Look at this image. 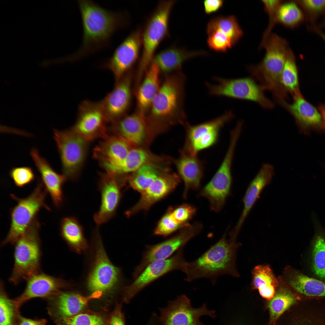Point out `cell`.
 I'll return each mask as SVG.
<instances>
[{
  "label": "cell",
  "instance_id": "60d3db41",
  "mask_svg": "<svg viewBox=\"0 0 325 325\" xmlns=\"http://www.w3.org/2000/svg\"><path fill=\"white\" fill-rule=\"evenodd\" d=\"M147 152L140 148L131 149L121 167L120 175L135 172L146 162L149 158Z\"/></svg>",
  "mask_w": 325,
  "mask_h": 325
},
{
  "label": "cell",
  "instance_id": "8d00e7d4",
  "mask_svg": "<svg viewBox=\"0 0 325 325\" xmlns=\"http://www.w3.org/2000/svg\"><path fill=\"white\" fill-rule=\"evenodd\" d=\"M298 299L297 296L287 288H280L275 293L268 304L271 321L274 322Z\"/></svg>",
  "mask_w": 325,
  "mask_h": 325
},
{
  "label": "cell",
  "instance_id": "1f68e13d",
  "mask_svg": "<svg viewBox=\"0 0 325 325\" xmlns=\"http://www.w3.org/2000/svg\"><path fill=\"white\" fill-rule=\"evenodd\" d=\"M252 287L258 290L263 298L271 300L275 294L276 288L279 282L270 267L267 265H258L252 272Z\"/></svg>",
  "mask_w": 325,
  "mask_h": 325
},
{
  "label": "cell",
  "instance_id": "9a60e30c",
  "mask_svg": "<svg viewBox=\"0 0 325 325\" xmlns=\"http://www.w3.org/2000/svg\"><path fill=\"white\" fill-rule=\"evenodd\" d=\"M202 225L196 222L181 229L178 234L161 243L147 245L142 259L132 273L136 279L150 263L157 260L167 259L177 251L200 231Z\"/></svg>",
  "mask_w": 325,
  "mask_h": 325
},
{
  "label": "cell",
  "instance_id": "f546056e",
  "mask_svg": "<svg viewBox=\"0 0 325 325\" xmlns=\"http://www.w3.org/2000/svg\"><path fill=\"white\" fill-rule=\"evenodd\" d=\"M178 173L184 183L183 196L186 198L190 189H197L200 187L203 174L202 162L197 156L183 151L176 161Z\"/></svg>",
  "mask_w": 325,
  "mask_h": 325
},
{
  "label": "cell",
  "instance_id": "4fadbf2b",
  "mask_svg": "<svg viewBox=\"0 0 325 325\" xmlns=\"http://www.w3.org/2000/svg\"><path fill=\"white\" fill-rule=\"evenodd\" d=\"M78 111L76 121L71 128L77 135L89 143L108 135L102 101H85Z\"/></svg>",
  "mask_w": 325,
  "mask_h": 325
},
{
  "label": "cell",
  "instance_id": "74e56055",
  "mask_svg": "<svg viewBox=\"0 0 325 325\" xmlns=\"http://www.w3.org/2000/svg\"><path fill=\"white\" fill-rule=\"evenodd\" d=\"M20 309L14 299L10 298L2 281L0 287V325H18Z\"/></svg>",
  "mask_w": 325,
  "mask_h": 325
},
{
  "label": "cell",
  "instance_id": "c3c4849f",
  "mask_svg": "<svg viewBox=\"0 0 325 325\" xmlns=\"http://www.w3.org/2000/svg\"><path fill=\"white\" fill-rule=\"evenodd\" d=\"M224 1L222 0H206L203 4L205 13L207 14L215 12L223 6Z\"/></svg>",
  "mask_w": 325,
  "mask_h": 325
},
{
  "label": "cell",
  "instance_id": "4316f807",
  "mask_svg": "<svg viewBox=\"0 0 325 325\" xmlns=\"http://www.w3.org/2000/svg\"><path fill=\"white\" fill-rule=\"evenodd\" d=\"M274 170L271 164L262 165L249 185L243 199L244 206L241 216L234 228L231 231L237 236L245 219L264 189L271 182L274 175Z\"/></svg>",
  "mask_w": 325,
  "mask_h": 325
},
{
  "label": "cell",
  "instance_id": "db71d44e",
  "mask_svg": "<svg viewBox=\"0 0 325 325\" xmlns=\"http://www.w3.org/2000/svg\"><path fill=\"white\" fill-rule=\"evenodd\" d=\"M322 36H323V39H324L325 40V35H322Z\"/></svg>",
  "mask_w": 325,
  "mask_h": 325
},
{
  "label": "cell",
  "instance_id": "e575fe53",
  "mask_svg": "<svg viewBox=\"0 0 325 325\" xmlns=\"http://www.w3.org/2000/svg\"><path fill=\"white\" fill-rule=\"evenodd\" d=\"M218 30L226 35L235 45L243 35L235 16L233 15L219 16L212 18L208 23L206 33Z\"/></svg>",
  "mask_w": 325,
  "mask_h": 325
},
{
  "label": "cell",
  "instance_id": "603a6c76",
  "mask_svg": "<svg viewBox=\"0 0 325 325\" xmlns=\"http://www.w3.org/2000/svg\"><path fill=\"white\" fill-rule=\"evenodd\" d=\"M289 104L286 100L276 101L293 116L301 133L309 135L313 131L323 132L322 117L317 109L306 101L302 95L293 97Z\"/></svg>",
  "mask_w": 325,
  "mask_h": 325
},
{
  "label": "cell",
  "instance_id": "d590c367",
  "mask_svg": "<svg viewBox=\"0 0 325 325\" xmlns=\"http://www.w3.org/2000/svg\"><path fill=\"white\" fill-rule=\"evenodd\" d=\"M282 85L287 92L293 96L301 95L299 88L298 70L294 55L289 48L282 72Z\"/></svg>",
  "mask_w": 325,
  "mask_h": 325
},
{
  "label": "cell",
  "instance_id": "836d02e7",
  "mask_svg": "<svg viewBox=\"0 0 325 325\" xmlns=\"http://www.w3.org/2000/svg\"><path fill=\"white\" fill-rule=\"evenodd\" d=\"M315 234L312 242L311 268L314 274L325 282V230L315 219Z\"/></svg>",
  "mask_w": 325,
  "mask_h": 325
},
{
  "label": "cell",
  "instance_id": "e0dca14e",
  "mask_svg": "<svg viewBox=\"0 0 325 325\" xmlns=\"http://www.w3.org/2000/svg\"><path fill=\"white\" fill-rule=\"evenodd\" d=\"M160 311L162 325H205L200 321L201 317L207 315L213 319L216 317L215 311L208 309L205 303L198 308L193 307L190 299L184 294L170 301Z\"/></svg>",
  "mask_w": 325,
  "mask_h": 325
},
{
  "label": "cell",
  "instance_id": "d6986e66",
  "mask_svg": "<svg viewBox=\"0 0 325 325\" xmlns=\"http://www.w3.org/2000/svg\"><path fill=\"white\" fill-rule=\"evenodd\" d=\"M135 71L126 74L101 100L106 120L110 124L126 115L131 104Z\"/></svg>",
  "mask_w": 325,
  "mask_h": 325
},
{
  "label": "cell",
  "instance_id": "f35d334b",
  "mask_svg": "<svg viewBox=\"0 0 325 325\" xmlns=\"http://www.w3.org/2000/svg\"><path fill=\"white\" fill-rule=\"evenodd\" d=\"M156 168L146 164L135 172L129 180L130 186L141 193L152 184L159 175Z\"/></svg>",
  "mask_w": 325,
  "mask_h": 325
},
{
  "label": "cell",
  "instance_id": "52a82bcc",
  "mask_svg": "<svg viewBox=\"0 0 325 325\" xmlns=\"http://www.w3.org/2000/svg\"><path fill=\"white\" fill-rule=\"evenodd\" d=\"M47 191L41 181L28 197L19 198L13 194L11 197L17 203L11 212V223L9 230L1 243L2 246L14 244L23 235L42 208L50 210L45 203Z\"/></svg>",
  "mask_w": 325,
  "mask_h": 325
},
{
  "label": "cell",
  "instance_id": "44dd1931",
  "mask_svg": "<svg viewBox=\"0 0 325 325\" xmlns=\"http://www.w3.org/2000/svg\"><path fill=\"white\" fill-rule=\"evenodd\" d=\"M122 178L105 172L100 174L98 186L101 195L99 211L94 215L95 222L100 225L106 223L115 215L121 197Z\"/></svg>",
  "mask_w": 325,
  "mask_h": 325
},
{
  "label": "cell",
  "instance_id": "ee69618b",
  "mask_svg": "<svg viewBox=\"0 0 325 325\" xmlns=\"http://www.w3.org/2000/svg\"><path fill=\"white\" fill-rule=\"evenodd\" d=\"M9 174L15 185L19 187L30 183L35 178L32 169L28 166L13 168L10 170Z\"/></svg>",
  "mask_w": 325,
  "mask_h": 325
},
{
  "label": "cell",
  "instance_id": "6da1fadb",
  "mask_svg": "<svg viewBox=\"0 0 325 325\" xmlns=\"http://www.w3.org/2000/svg\"><path fill=\"white\" fill-rule=\"evenodd\" d=\"M83 27L80 48L69 60L76 61L108 47L111 37L119 29L126 26L128 18L125 12L105 9L89 0L78 1Z\"/></svg>",
  "mask_w": 325,
  "mask_h": 325
},
{
  "label": "cell",
  "instance_id": "8992f818",
  "mask_svg": "<svg viewBox=\"0 0 325 325\" xmlns=\"http://www.w3.org/2000/svg\"><path fill=\"white\" fill-rule=\"evenodd\" d=\"M40 224L36 218L14 244V264L9 281L17 285L41 271Z\"/></svg>",
  "mask_w": 325,
  "mask_h": 325
},
{
  "label": "cell",
  "instance_id": "ab89813d",
  "mask_svg": "<svg viewBox=\"0 0 325 325\" xmlns=\"http://www.w3.org/2000/svg\"><path fill=\"white\" fill-rule=\"evenodd\" d=\"M302 18L301 11L293 2L281 3L277 11V22L286 26H293L301 22Z\"/></svg>",
  "mask_w": 325,
  "mask_h": 325
},
{
  "label": "cell",
  "instance_id": "f907efd6",
  "mask_svg": "<svg viewBox=\"0 0 325 325\" xmlns=\"http://www.w3.org/2000/svg\"><path fill=\"white\" fill-rule=\"evenodd\" d=\"M302 3L306 8L313 11H319L325 8V0H305Z\"/></svg>",
  "mask_w": 325,
  "mask_h": 325
},
{
  "label": "cell",
  "instance_id": "83f0119b",
  "mask_svg": "<svg viewBox=\"0 0 325 325\" xmlns=\"http://www.w3.org/2000/svg\"><path fill=\"white\" fill-rule=\"evenodd\" d=\"M161 74L158 66L152 61L135 94L136 99L135 111L147 115L160 88Z\"/></svg>",
  "mask_w": 325,
  "mask_h": 325
},
{
  "label": "cell",
  "instance_id": "ac0fdd59",
  "mask_svg": "<svg viewBox=\"0 0 325 325\" xmlns=\"http://www.w3.org/2000/svg\"><path fill=\"white\" fill-rule=\"evenodd\" d=\"M102 295L95 292L84 296L71 292L60 291L46 299L48 314L55 324L60 325L65 319L80 313L90 300L99 298Z\"/></svg>",
  "mask_w": 325,
  "mask_h": 325
},
{
  "label": "cell",
  "instance_id": "30bf717a",
  "mask_svg": "<svg viewBox=\"0 0 325 325\" xmlns=\"http://www.w3.org/2000/svg\"><path fill=\"white\" fill-rule=\"evenodd\" d=\"M96 246L94 263L88 279L87 286L92 293L103 294L115 289L120 278L119 269L109 260L103 245L98 227L93 231Z\"/></svg>",
  "mask_w": 325,
  "mask_h": 325
},
{
  "label": "cell",
  "instance_id": "7c38bea8",
  "mask_svg": "<svg viewBox=\"0 0 325 325\" xmlns=\"http://www.w3.org/2000/svg\"><path fill=\"white\" fill-rule=\"evenodd\" d=\"M184 247L173 255L166 259L154 261L149 264L140 275L123 291V299L128 303L140 291L156 279L170 271L185 270L187 262L183 255Z\"/></svg>",
  "mask_w": 325,
  "mask_h": 325
},
{
  "label": "cell",
  "instance_id": "3957f363",
  "mask_svg": "<svg viewBox=\"0 0 325 325\" xmlns=\"http://www.w3.org/2000/svg\"><path fill=\"white\" fill-rule=\"evenodd\" d=\"M226 234L199 257L187 262L184 272L186 281L204 278L214 285L221 276L237 275L235 260L238 245L236 240L228 239Z\"/></svg>",
  "mask_w": 325,
  "mask_h": 325
},
{
  "label": "cell",
  "instance_id": "ffe728a7",
  "mask_svg": "<svg viewBox=\"0 0 325 325\" xmlns=\"http://www.w3.org/2000/svg\"><path fill=\"white\" fill-rule=\"evenodd\" d=\"M94 149L93 156L106 172L119 174L130 144L122 138L108 134Z\"/></svg>",
  "mask_w": 325,
  "mask_h": 325
},
{
  "label": "cell",
  "instance_id": "f1b7e54d",
  "mask_svg": "<svg viewBox=\"0 0 325 325\" xmlns=\"http://www.w3.org/2000/svg\"><path fill=\"white\" fill-rule=\"evenodd\" d=\"M204 51H189L182 48L172 46L155 55L152 61L164 76L181 70L186 60L195 57L207 55Z\"/></svg>",
  "mask_w": 325,
  "mask_h": 325
},
{
  "label": "cell",
  "instance_id": "bcb514c9",
  "mask_svg": "<svg viewBox=\"0 0 325 325\" xmlns=\"http://www.w3.org/2000/svg\"><path fill=\"white\" fill-rule=\"evenodd\" d=\"M262 1L269 17V25L263 36L261 42L262 43H263L270 35L271 32L273 27L276 23L277 22V12L279 6L282 3V1L263 0Z\"/></svg>",
  "mask_w": 325,
  "mask_h": 325
},
{
  "label": "cell",
  "instance_id": "d6a6232c",
  "mask_svg": "<svg viewBox=\"0 0 325 325\" xmlns=\"http://www.w3.org/2000/svg\"><path fill=\"white\" fill-rule=\"evenodd\" d=\"M61 236L68 245L78 252L88 247L83 234V228L78 220L73 217H67L61 220L60 226Z\"/></svg>",
  "mask_w": 325,
  "mask_h": 325
},
{
  "label": "cell",
  "instance_id": "b9f144b4",
  "mask_svg": "<svg viewBox=\"0 0 325 325\" xmlns=\"http://www.w3.org/2000/svg\"><path fill=\"white\" fill-rule=\"evenodd\" d=\"M207 33V45L210 49L214 51L225 52L235 45L229 37L218 30Z\"/></svg>",
  "mask_w": 325,
  "mask_h": 325
},
{
  "label": "cell",
  "instance_id": "2e32d148",
  "mask_svg": "<svg viewBox=\"0 0 325 325\" xmlns=\"http://www.w3.org/2000/svg\"><path fill=\"white\" fill-rule=\"evenodd\" d=\"M234 116L233 112L229 110L215 119L197 125H192L187 122L184 125L186 135L184 151L197 155L200 151L214 144L221 128Z\"/></svg>",
  "mask_w": 325,
  "mask_h": 325
},
{
  "label": "cell",
  "instance_id": "cb8c5ba5",
  "mask_svg": "<svg viewBox=\"0 0 325 325\" xmlns=\"http://www.w3.org/2000/svg\"><path fill=\"white\" fill-rule=\"evenodd\" d=\"M149 128L146 116L135 111L110 124V135L119 137L130 144L139 145L144 141Z\"/></svg>",
  "mask_w": 325,
  "mask_h": 325
},
{
  "label": "cell",
  "instance_id": "816d5d0a",
  "mask_svg": "<svg viewBox=\"0 0 325 325\" xmlns=\"http://www.w3.org/2000/svg\"><path fill=\"white\" fill-rule=\"evenodd\" d=\"M47 323V320L45 319H30L20 314L19 316L18 325H46Z\"/></svg>",
  "mask_w": 325,
  "mask_h": 325
},
{
  "label": "cell",
  "instance_id": "4dcf8cb0",
  "mask_svg": "<svg viewBox=\"0 0 325 325\" xmlns=\"http://www.w3.org/2000/svg\"><path fill=\"white\" fill-rule=\"evenodd\" d=\"M288 277L289 285L298 292L310 297H325V282L292 270Z\"/></svg>",
  "mask_w": 325,
  "mask_h": 325
},
{
  "label": "cell",
  "instance_id": "5bb4252c",
  "mask_svg": "<svg viewBox=\"0 0 325 325\" xmlns=\"http://www.w3.org/2000/svg\"><path fill=\"white\" fill-rule=\"evenodd\" d=\"M142 47V29L138 27L131 32L115 49L111 57L102 65L113 75L115 83L133 69Z\"/></svg>",
  "mask_w": 325,
  "mask_h": 325
},
{
  "label": "cell",
  "instance_id": "7a4b0ae2",
  "mask_svg": "<svg viewBox=\"0 0 325 325\" xmlns=\"http://www.w3.org/2000/svg\"><path fill=\"white\" fill-rule=\"evenodd\" d=\"M185 75L181 70L164 76L159 90L146 116L151 128H161L177 123L184 125Z\"/></svg>",
  "mask_w": 325,
  "mask_h": 325
},
{
  "label": "cell",
  "instance_id": "5b68a950",
  "mask_svg": "<svg viewBox=\"0 0 325 325\" xmlns=\"http://www.w3.org/2000/svg\"><path fill=\"white\" fill-rule=\"evenodd\" d=\"M176 2L175 0L160 1L141 28L142 52L134 77L137 83L142 80L159 44L169 36V18Z\"/></svg>",
  "mask_w": 325,
  "mask_h": 325
},
{
  "label": "cell",
  "instance_id": "8fae6325",
  "mask_svg": "<svg viewBox=\"0 0 325 325\" xmlns=\"http://www.w3.org/2000/svg\"><path fill=\"white\" fill-rule=\"evenodd\" d=\"M237 139H230L229 147L224 159L216 173L200 191V195L209 201L211 209L219 211L230 193L232 183L231 167Z\"/></svg>",
  "mask_w": 325,
  "mask_h": 325
},
{
  "label": "cell",
  "instance_id": "484cf974",
  "mask_svg": "<svg viewBox=\"0 0 325 325\" xmlns=\"http://www.w3.org/2000/svg\"><path fill=\"white\" fill-rule=\"evenodd\" d=\"M175 175H159L152 184L141 193L137 203L125 212L130 217L141 210H147L154 203L165 197L176 187L180 181Z\"/></svg>",
  "mask_w": 325,
  "mask_h": 325
},
{
  "label": "cell",
  "instance_id": "681fc988",
  "mask_svg": "<svg viewBox=\"0 0 325 325\" xmlns=\"http://www.w3.org/2000/svg\"><path fill=\"white\" fill-rule=\"evenodd\" d=\"M109 325H125L124 316L120 305L117 306L111 314Z\"/></svg>",
  "mask_w": 325,
  "mask_h": 325
},
{
  "label": "cell",
  "instance_id": "7bdbcfd3",
  "mask_svg": "<svg viewBox=\"0 0 325 325\" xmlns=\"http://www.w3.org/2000/svg\"><path fill=\"white\" fill-rule=\"evenodd\" d=\"M189 224H181L178 222L172 216L168 210L159 221L155 229V235L166 237L178 230L188 226Z\"/></svg>",
  "mask_w": 325,
  "mask_h": 325
},
{
  "label": "cell",
  "instance_id": "7dc6e473",
  "mask_svg": "<svg viewBox=\"0 0 325 325\" xmlns=\"http://www.w3.org/2000/svg\"><path fill=\"white\" fill-rule=\"evenodd\" d=\"M172 216L178 223L189 224L187 221L192 218L196 212L195 208L187 204H183L174 208L169 209Z\"/></svg>",
  "mask_w": 325,
  "mask_h": 325
},
{
  "label": "cell",
  "instance_id": "ba28073f",
  "mask_svg": "<svg viewBox=\"0 0 325 325\" xmlns=\"http://www.w3.org/2000/svg\"><path fill=\"white\" fill-rule=\"evenodd\" d=\"M53 138L60 155L63 175L67 180H77L85 159L89 143L71 128L60 131L54 129Z\"/></svg>",
  "mask_w": 325,
  "mask_h": 325
},
{
  "label": "cell",
  "instance_id": "277c9868",
  "mask_svg": "<svg viewBox=\"0 0 325 325\" xmlns=\"http://www.w3.org/2000/svg\"><path fill=\"white\" fill-rule=\"evenodd\" d=\"M261 47L266 50L264 58L258 65L250 67L249 70L264 90L272 92L275 99L285 100L287 92L282 85L281 78L289 49L287 42L272 33Z\"/></svg>",
  "mask_w": 325,
  "mask_h": 325
},
{
  "label": "cell",
  "instance_id": "7402d4cb",
  "mask_svg": "<svg viewBox=\"0 0 325 325\" xmlns=\"http://www.w3.org/2000/svg\"><path fill=\"white\" fill-rule=\"evenodd\" d=\"M22 293L14 299L20 309L25 303L31 299L41 298L46 299L68 286L62 279L41 271L28 278Z\"/></svg>",
  "mask_w": 325,
  "mask_h": 325
},
{
  "label": "cell",
  "instance_id": "f6af8a7d",
  "mask_svg": "<svg viewBox=\"0 0 325 325\" xmlns=\"http://www.w3.org/2000/svg\"><path fill=\"white\" fill-rule=\"evenodd\" d=\"M104 318L94 314L79 313L64 320L60 325H105Z\"/></svg>",
  "mask_w": 325,
  "mask_h": 325
},
{
  "label": "cell",
  "instance_id": "11a10c76",
  "mask_svg": "<svg viewBox=\"0 0 325 325\" xmlns=\"http://www.w3.org/2000/svg\"><path fill=\"white\" fill-rule=\"evenodd\" d=\"M315 311H312V312H315ZM321 312H323V311H321ZM308 312H307V313H308Z\"/></svg>",
  "mask_w": 325,
  "mask_h": 325
},
{
  "label": "cell",
  "instance_id": "f5cc1de1",
  "mask_svg": "<svg viewBox=\"0 0 325 325\" xmlns=\"http://www.w3.org/2000/svg\"><path fill=\"white\" fill-rule=\"evenodd\" d=\"M318 109L322 117L323 127L325 131V105H320Z\"/></svg>",
  "mask_w": 325,
  "mask_h": 325
},
{
  "label": "cell",
  "instance_id": "d4e9b609",
  "mask_svg": "<svg viewBox=\"0 0 325 325\" xmlns=\"http://www.w3.org/2000/svg\"><path fill=\"white\" fill-rule=\"evenodd\" d=\"M30 155L40 175L41 182L50 194L55 206L59 208L63 199L62 187L67 180L65 176L57 173L48 161L42 157L38 150L32 148Z\"/></svg>",
  "mask_w": 325,
  "mask_h": 325
},
{
  "label": "cell",
  "instance_id": "9c48e42d",
  "mask_svg": "<svg viewBox=\"0 0 325 325\" xmlns=\"http://www.w3.org/2000/svg\"><path fill=\"white\" fill-rule=\"evenodd\" d=\"M213 79L215 83H206L211 96L249 100L265 108L271 109L274 107L271 101L265 95L262 87L251 78L230 79L216 77Z\"/></svg>",
  "mask_w": 325,
  "mask_h": 325
}]
</instances>
